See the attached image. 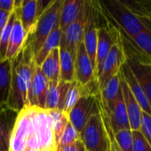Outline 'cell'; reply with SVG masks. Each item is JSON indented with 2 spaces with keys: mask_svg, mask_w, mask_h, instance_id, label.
<instances>
[{
  "mask_svg": "<svg viewBox=\"0 0 151 151\" xmlns=\"http://www.w3.org/2000/svg\"><path fill=\"white\" fill-rule=\"evenodd\" d=\"M60 81H75V58L66 49L60 48Z\"/></svg>",
  "mask_w": 151,
  "mask_h": 151,
  "instance_id": "25",
  "label": "cell"
},
{
  "mask_svg": "<svg viewBox=\"0 0 151 151\" xmlns=\"http://www.w3.org/2000/svg\"><path fill=\"white\" fill-rule=\"evenodd\" d=\"M70 85L71 82H66L62 81H60L58 83L49 82L44 110H59L62 111L64 108L65 98Z\"/></svg>",
  "mask_w": 151,
  "mask_h": 151,
  "instance_id": "18",
  "label": "cell"
},
{
  "mask_svg": "<svg viewBox=\"0 0 151 151\" xmlns=\"http://www.w3.org/2000/svg\"><path fill=\"white\" fill-rule=\"evenodd\" d=\"M150 21H151V18H150Z\"/></svg>",
  "mask_w": 151,
  "mask_h": 151,
  "instance_id": "40",
  "label": "cell"
},
{
  "mask_svg": "<svg viewBox=\"0 0 151 151\" xmlns=\"http://www.w3.org/2000/svg\"><path fill=\"white\" fill-rule=\"evenodd\" d=\"M50 119H51V126L53 132V135L55 138V142L61 134L65 127H67L69 121V117L63 111L59 110H50L48 111Z\"/></svg>",
  "mask_w": 151,
  "mask_h": 151,
  "instance_id": "27",
  "label": "cell"
},
{
  "mask_svg": "<svg viewBox=\"0 0 151 151\" xmlns=\"http://www.w3.org/2000/svg\"><path fill=\"white\" fill-rule=\"evenodd\" d=\"M126 58L127 57L125 51L122 38H120L112 46L110 51L103 60L97 72L96 79L99 82L101 90L110 79L119 73L122 65L126 62Z\"/></svg>",
  "mask_w": 151,
  "mask_h": 151,
  "instance_id": "6",
  "label": "cell"
},
{
  "mask_svg": "<svg viewBox=\"0 0 151 151\" xmlns=\"http://www.w3.org/2000/svg\"><path fill=\"white\" fill-rule=\"evenodd\" d=\"M82 97L81 94V85L77 82L76 81L71 82V85L68 90L66 98H65V104L63 108V112L66 115H69L70 111L73 109V107L76 105V104L78 102V100Z\"/></svg>",
  "mask_w": 151,
  "mask_h": 151,
  "instance_id": "29",
  "label": "cell"
},
{
  "mask_svg": "<svg viewBox=\"0 0 151 151\" xmlns=\"http://www.w3.org/2000/svg\"><path fill=\"white\" fill-rule=\"evenodd\" d=\"M120 78H121V91H122L124 103L128 115L130 128L132 131L140 130L143 111L140 104L136 101L135 97L132 94L131 90L129 89L127 84L122 78L121 74H120Z\"/></svg>",
  "mask_w": 151,
  "mask_h": 151,
  "instance_id": "13",
  "label": "cell"
},
{
  "mask_svg": "<svg viewBox=\"0 0 151 151\" xmlns=\"http://www.w3.org/2000/svg\"><path fill=\"white\" fill-rule=\"evenodd\" d=\"M140 131L151 145V115L142 112V125Z\"/></svg>",
  "mask_w": 151,
  "mask_h": 151,
  "instance_id": "33",
  "label": "cell"
},
{
  "mask_svg": "<svg viewBox=\"0 0 151 151\" xmlns=\"http://www.w3.org/2000/svg\"><path fill=\"white\" fill-rule=\"evenodd\" d=\"M100 5L102 15L118 30L125 52L130 50L133 39L150 28L149 19L135 15L121 0L101 2Z\"/></svg>",
  "mask_w": 151,
  "mask_h": 151,
  "instance_id": "2",
  "label": "cell"
},
{
  "mask_svg": "<svg viewBox=\"0 0 151 151\" xmlns=\"http://www.w3.org/2000/svg\"><path fill=\"white\" fill-rule=\"evenodd\" d=\"M94 79L96 78L93 66L82 42L77 48L75 58V81L80 85H85Z\"/></svg>",
  "mask_w": 151,
  "mask_h": 151,
  "instance_id": "14",
  "label": "cell"
},
{
  "mask_svg": "<svg viewBox=\"0 0 151 151\" xmlns=\"http://www.w3.org/2000/svg\"><path fill=\"white\" fill-rule=\"evenodd\" d=\"M11 71L12 63L10 60L6 59L0 63V107L6 105L11 83Z\"/></svg>",
  "mask_w": 151,
  "mask_h": 151,
  "instance_id": "26",
  "label": "cell"
},
{
  "mask_svg": "<svg viewBox=\"0 0 151 151\" xmlns=\"http://www.w3.org/2000/svg\"><path fill=\"white\" fill-rule=\"evenodd\" d=\"M61 31L59 27H56L46 38L44 44L40 48V50L37 51V53L34 56V61L36 63V65L40 66L46 57L53 51L54 49H59L61 45Z\"/></svg>",
  "mask_w": 151,
  "mask_h": 151,
  "instance_id": "24",
  "label": "cell"
},
{
  "mask_svg": "<svg viewBox=\"0 0 151 151\" xmlns=\"http://www.w3.org/2000/svg\"><path fill=\"white\" fill-rule=\"evenodd\" d=\"M16 17V13L15 11H13L9 19L7 20L2 34L0 35V63L4 62L5 59V54H6V50L8 47V43H9V39H10V35H11V31H12V24L13 21L15 19Z\"/></svg>",
  "mask_w": 151,
  "mask_h": 151,
  "instance_id": "30",
  "label": "cell"
},
{
  "mask_svg": "<svg viewBox=\"0 0 151 151\" xmlns=\"http://www.w3.org/2000/svg\"><path fill=\"white\" fill-rule=\"evenodd\" d=\"M107 117V116H106ZM109 127L112 131L113 135L118 131L124 129H131L129 125V119L127 111L125 109V105L123 99L122 91L118 95V97L115 103L114 108L111 113L107 117Z\"/></svg>",
  "mask_w": 151,
  "mask_h": 151,
  "instance_id": "20",
  "label": "cell"
},
{
  "mask_svg": "<svg viewBox=\"0 0 151 151\" xmlns=\"http://www.w3.org/2000/svg\"><path fill=\"white\" fill-rule=\"evenodd\" d=\"M109 21V20H107ZM121 38L118 30L109 21L107 26L99 27L97 30V48L94 74L96 78L97 72L103 60L108 56L112 46Z\"/></svg>",
  "mask_w": 151,
  "mask_h": 151,
  "instance_id": "9",
  "label": "cell"
},
{
  "mask_svg": "<svg viewBox=\"0 0 151 151\" xmlns=\"http://www.w3.org/2000/svg\"><path fill=\"white\" fill-rule=\"evenodd\" d=\"M78 140H80L79 134L76 131V129L71 125V123L69 122L67 127H65V129L63 130V132L61 133V134L59 136V138L56 141L57 150L69 146Z\"/></svg>",
  "mask_w": 151,
  "mask_h": 151,
  "instance_id": "31",
  "label": "cell"
},
{
  "mask_svg": "<svg viewBox=\"0 0 151 151\" xmlns=\"http://www.w3.org/2000/svg\"><path fill=\"white\" fill-rule=\"evenodd\" d=\"M114 150L133 151V134L131 129H124L114 134Z\"/></svg>",
  "mask_w": 151,
  "mask_h": 151,
  "instance_id": "28",
  "label": "cell"
},
{
  "mask_svg": "<svg viewBox=\"0 0 151 151\" xmlns=\"http://www.w3.org/2000/svg\"><path fill=\"white\" fill-rule=\"evenodd\" d=\"M85 4V1L83 0H63L60 14V29L61 33L80 17Z\"/></svg>",
  "mask_w": 151,
  "mask_h": 151,
  "instance_id": "21",
  "label": "cell"
},
{
  "mask_svg": "<svg viewBox=\"0 0 151 151\" xmlns=\"http://www.w3.org/2000/svg\"><path fill=\"white\" fill-rule=\"evenodd\" d=\"M12 113H16L9 109L6 105L0 107V149L8 151V145L14 125L15 118L12 117Z\"/></svg>",
  "mask_w": 151,
  "mask_h": 151,
  "instance_id": "22",
  "label": "cell"
},
{
  "mask_svg": "<svg viewBox=\"0 0 151 151\" xmlns=\"http://www.w3.org/2000/svg\"><path fill=\"white\" fill-rule=\"evenodd\" d=\"M10 15H11V13L5 12H3L0 10V35L2 34V31H3L7 20L9 19Z\"/></svg>",
  "mask_w": 151,
  "mask_h": 151,
  "instance_id": "36",
  "label": "cell"
},
{
  "mask_svg": "<svg viewBox=\"0 0 151 151\" xmlns=\"http://www.w3.org/2000/svg\"><path fill=\"white\" fill-rule=\"evenodd\" d=\"M121 92V78L120 72L117 75L110 79L102 88L100 93V103L102 111L108 117L115 105V103Z\"/></svg>",
  "mask_w": 151,
  "mask_h": 151,
  "instance_id": "17",
  "label": "cell"
},
{
  "mask_svg": "<svg viewBox=\"0 0 151 151\" xmlns=\"http://www.w3.org/2000/svg\"><path fill=\"white\" fill-rule=\"evenodd\" d=\"M47 81L52 83L60 81V48L54 49L39 66Z\"/></svg>",
  "mask_w": 151,
  "mask_h": 151,
  "instance_id": "23",
  "label": "cell"
},
{
  "mask_svg": "<svg viewBox=\"0 0 151 151\" xmlns=\"http://www.w3.org/2000/svg\"><path fill=\"white\" fill-rule=\"evenodd\" d=\"M150 28L137 35L132 42V47L127 55H136L142 62L151 64V21L149 19Z\"/></svg>",
  "mask_w": 151,
  "mask_h": 151,
  "instance_id": "19",
  "label": "cell"
},
{
  "mask_svg": "<svg viewBox=\"0 0 151 151\" xmlns=\"http://www.w3.org/2000/svg\"><path fill=\"white\" fill-rule=\"evenodd\" d=\"M15 13H16V17L12 24L9 43L5 54V59L10 61L14 59L18 56V54L22 50L28 39V34L24 30L16 11Z\"/></svg>",
  "mask_w": 151,
  "mask_h": 151,
  "instance_id": "16",
  "label": "cell"
},
{
  "mask_svg": "<svg viewBox=\"0 0 151 151\" xmlns=\"http://www.w3.org/2000/svg\"><path fill=\"white\" fill-rule=\"evenodd\" d=\"M79 136L86 151H115L114 135L101 106L89 119Z\"/></svg>",
  "mask_w": 151,
  "mask_h": 151,
  "instance_id": "3",
  "label": "cell"
},
{
  "mask_svg": "<svg viewBox=\"0 0 151 151\" xmlns=\"http://www.w3.org/2000/svg\"><path fill=\"white\" fill-rule=\"evenodd\" d=\"M90 4L91 1H85V8L80 17L71 23L61 35L60 48L69 50L74 58H76L77 48L84 40V33L88 20Z\"/></svg>",
  "mask_w": 151,
  "mask_h": 151,
  "instance_id": "7",
  "label": "cell"
},
{
  "mask_svg": "<svg viewBox=\"0 0 151 151\" xmlns=\"http://www.w3.org/2000/svg\"><path fill=\"white\" fill-rule=\"evenodd\" d=\"M48 84L49 81L41 72L40 67L36 65L28 93V107L44 110Z\"/></svg>",
  "mask_w": 151,
  "mask_h": 151,
  "instance_id": "10",
  "label": "cell"
},
{
  "mask_svg": "<svg viewBox=\"0 0 151 151\" xmlns=\"http://www.w3.org/2000/svg\"><path fill=\"white\" fill-rule=\"evenodd\" d=\"M57 151H86L85 150V148L83 144V142L78 140L77 142H75L74 143L69 145V146H66V147H63L61 149H59L57 150Z\"/></svg>",
  "mask_w": 151,
  "mask_h": 151,
  "instance_id": "34",
  "label": "cell"
},
{
  "mask_svg": "<svg viewBox=\"0 0 151 151\" xmlns=\"http://www.w3.org/2000/svg\"><path fill=\"white\" fill-rule=\"evenodd\" d=\"M14 0H0V10L8 13L14 11Z\"/></svg>",
  "mask_w": 151,
  "mask_h": 151,
  "instance_id": "35",
  "label": "cell"
},
{
  "mask_svg": "<svg viewBox=\"0 0 151 151\" xmlns=\"http://www.w3.org/2000/svg\"><path fill=\"white\" fill-rule=\"evenodd\" d=\"M25 151H37V150H26Z\"/></svg>",
  "mask_w": 151,
  "mask_h": 151,
  "instance_id": "37",
  "label": "cell"
},
{
  "mask_svg": "<svg viewBox=\"0 0 151 151\" xmlns=\"http://www.w3.org/2000/svg\"><path fill=\"white\" fill-rule=\"evenodd\" d=\"M133 151H151V145L140 130L132 131Z\"/></svg>",
  "mask_w": 151,
  "mask_h": 151,
  "instance_id": "32",
  "label": "cell"
},
{
  "mask_svg": "<svg viewBox=\"0 0 151 151\" xmlns=\"http://www.w3.org/2000/svg\"><path fill=\"white\" fill-rule=\"evenodd\" d=\"M11 83L6 106L19 113L28 107V93L36 67L33 52L25 43L22 50L11 61Z\"/></svg>",
  "mask_w": 151,
  "mask_h": 151,
  "instance_id": "1",
  "label": "cell"
},
{
  "mask_svg": "<svg viewBox=\"0 0 151 151\" xmlns=\"http://www.w3.org/2000/svg\"><path fill=\"white\" fill-rule=\"evenodd\" d=\"M14 10L22 24L28 36L35 30L39 12L37 9V0H22L14 2Z\"/></svg>",
  "mask_w": 151,
  "mask_h": 151,
  "instance_id": "11",
  "label": "cell"
},
{
  "mask_svg": "<svg viewBox=\"0 0 151 151\" xmlns=\"http://www.w3.org/2000/svg\"><path fill=\"white\" fill-rule=\"evenodd\" d=\"M63 0H54L39 16L35 30L28 36L26 44L28 45L35 56L44 44L49 35L60 27V14Z\"/></svg>",
  "mask_w": 151,
  "mask_h": 151,
  "instance_id": "4",
  "label": "cell"
},
{
  "mask_svg": "<svg viewBox=\"0 0 151 151\" xmlns=\"http://www.w3.org/2000/svg\"><path fill=\"white\" fill-rule=\"evenodd\" d=\"M34 134L27 141V150L48 151L57 150L47 110L33 108Z\"/></svg>",
  "mask_w": 151,
  "mask_h": 151,
  "instance_id": "5",
  "label": "cell"
},
{
  "mask_svg": "<svg viewBox=\"0 0 151 151\" xmlns=\"http://www.w3.org/2000/svg\"><path fill=\"white\" fill-rule=\"evenodd\" d=\"M126 57V63L142 85L151 108V64L142 62L133 54Z\"/></svg>",
  "mask_w": 151,
  "mask_h": 151,
  "instance_id": "12",
  "label": "cell"
},
{
  "mask_svg": "<svg viewBox=\"0 0 151 151\" xmlns=\"http://www.w3.org/2000/svg\"><path fill=\"white\" fill-rule=\"evenodd\" d=\"M100 96H82L69 113V121L80 134L89 119L100 111Z\"/></svg>",
  "mask_w": 151,
  "mask_h": 151,
  "instance_id": "8",
  "label": "cell"
},
{
  "mask_svg": "<svg viewBox=\"0 0 151 151\" xmlns=\"http://www.w3.org/2000/svg\"><path fill=\"white\" fill-rule=\"evenodd\" d=\"M48 151H57V150H48Z\"/></svg>",
  "mask_w": 151,
  "mask_h": 151,
  "instance_id": "38",
  "label": "cell"
},
{
  "mask_svg": "<svg viewBox=\"0 0 151 151\" xmlns=\"http://www.w3.org/2000/svg\"><path fill=\"white\" fill-rule=\"evenodd\" d=\"M120 74L125 81V83L127 84L132 94L135 97L136 101L140 104L142 111L151 115V108L147 99V96L144 93V90L126 62L122 65L120 69Z\"/></svg>",
  "mask_w": 151,
  "mask_h": 151,
  "instance_id": "15",
  "label": "cell"
},
{
  "mask_svg": "<svg viewBox=\"0 0 151 151\" xmlns=\"http://www.w3.org/2000/svg\"><path fill=\"white\" fill-rule=\"evenodd\" d=\"M0 151H4V150H2V149H0Z\"/></svg>",
  "mask_w": 151,
  "mask_h": 151,
  "instance_id": "39",
  "label": "cell"
}]
</instances>
